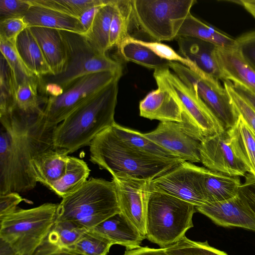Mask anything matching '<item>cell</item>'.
<instances>
[{"label":"cell","mask_w":255,"mask_h":255,"mask_svg":"<svg viewBox=\"0 0 255 255\" xmlns=\"http://www.w3.org/2000/svg\"><path fill=\"white\" fill-rule=\"evenodd\" d=\"M42 113L28 114L15 108L0 116V194L26 192L36 186L32 160L55 148L57 127L47 123Z\"/></svg>","instance_id":"6da1fadb"},{"label":"cell","mask_w":255,"mask_h":255,"mask_svg":"<svg viewBox=\"0 0 255 255\" xmlns=\"http://www.w3.org/2000/svg\"><path fill=\"white\" fill-rule=\"evenodd\" d=\"M117 79L72 112L54 131L55 149L68 154L89 145L115 122L119 81Z\"/></svg>","instance_id":"7a4b0ae2"},{"label":"cell","mask_w":255,"mask_h":255,"mask_svg":"<svg viewBox=\"0 0 255 255\" xmlns=\"http://www.w3.org/2000/svg\"><path fill=\"white\" fill-rule=\"evenodd\" d=\"M89 145L90 161L113 177L126 175L151 181L182 161L138 151L121 141L111 126L99 133Z\"/></svg>","instance_id":"3957f363"},{"label":"cell","mask_w":255,"mask_h":255,"mask_svg":"<svg viewBox=\"0 0 255 255\" xmlns=\"http://www.w3.org/2000/svg\"><path fill=\"white\" fill-rule=\"evenodd\" d=\"M60 31L66 47V61L60 73L40 77L39 90L43 96H57L76 80L86 75L123 71L118 61L97 52L83 35Z\"/></svg>","instance_id":"277c9868"},{"label":"cell","mask_w":255,"mask_h":255,"mask_svg":"<svg viewBox=\"0 0 255 255\" xmlns=\"http://www.w3.org/2000/svg\"><path fill=\"white\" fill-rule=\"evenodd\" d=\"M119 212L114 181L92 178L62 198L56 221H71L90 230Z\"/></svg>","instance_id":"5b68a950"},{"label":"cell","mask_w":255,"mask_h":255,"mask_svg":"<svg viewBox=\"0 0 255 255\" xmlns=\"http://www.w3.org/2000/svg\"><path fill=\"white\" fill-rule=\"evenodd\" d=\"M196 211L195 205L150 187L146 238L162 248L175 244L193 227Z\"/></svg>","instance_id":"8992f818"},{"label":"cell","mask_w":255,"mask_h":255,"mask_svg":"<svg viewBox=\"0 0 255 255\" xmlns=\"http://www.w3.org/2000/svg\"><path fill=\"white\" fill-rule=\"evenodd\" d=\"M153 77L158 88L169 92L179 104L181 128L201 142L225 130L222 125L200 98L168 67L154 70Z\"/></svg>","instance_id":"52a82bcc"},{"label":"cell","mask_w":255,"mask_h":255,"mask_svg":"<svg viewBox=\"0 0 255 255\" xmlns=\"http://www.w3.org/2000/svg\"><path fill=\"white\" fill-rule=\"evenodd\" d=\"M58 204L17 209L0 219V238L17 255H33L56 222Z\"/></svg>","instance_id":"ba28073f"},{"label":"cell","mask_w":255,"mask_h":255,"mask_svg":"<svg viewBox=\"0 0 255 255\" xmlns=\"http://www.w3.org/2000/svg\"><path fill=\"white\" fill-rule=\"evenodd\" d=\"M196 0H131L132 20L152 40L176 38Z\"/></svg>","instance_id":"9c48e42d"},{"label":"cell","mask_w":255,"mask_h":255,"mask_svg":"<svg viewBox=\"0 0 255 255\" xmlns=\"http://www.w3.org/2000/svg\"><path fill=\"white\" fill-rule=\"evenodd\" d=\"M123 71H103L84 76L57 96L47 97L43 115L47 123L57 126L76 109L115 80Z\"/></svg>","instance_id":"30bf717a"},{"label":"cell","mask_w":255,"mask_h":255,"mask_svg":"<svg viewBox=\"0 0 255 255\" xmlns=\"http://www.w3.org/2000/svg\"><path fill=\"white\" fill-rule=\"evenodd\" d=\"M168 67L200 98L225 130L235 125L239 115L220 80L198 74L178 62L169 61Z\"/></svg>","instance_id":"8fae6325"},{"label":"cell","mask_w":255,"mask_h":255,"mask_svg":"<svg viewBox=\"0 0 255 255\" xmlns=\"http://www.w3.org/2000/svg\"><path fill=\"white\" fill-rule=\"evenodd\" d=\"M202 167L182 161L150 182L151 189L190 203L196 207L206 204L200 178Z\"/></svg>","instance_id":"7c38bea8"},{"label":"cell","mask_w":255,"mask_h":255,"mask_svg":"<svg viewBox=\"0 0 255 255\" xmlns=\"http://www.w3.org/2000/svg\"><path fill=\"white\" fill-rule=\"evenodd\" d=\"M121 212L146 238L150 181L124 175L113 177Z\"/></svg>","instance_id":"4fadbf2b"},{"label":"cell","mask_w":255,"mask_h":255,"mask_svg":"<svg viewBox=\"0 0 255 255\" xmlns=\"http://www.w3.org/2000/svg\"><path fill=\"white\" fill-rule=\"evenodd\" d=\"M200 157L205 167L230 176H243L250 171L237 154L227 130L201 141Z\"/></svg>","instance_id":"5bb4252c"},{"label":"cell","mask_w":255,"mask_h":255,"mask_svg":"<svg viewBox=\"0 0 255 255\" xmlns=\"http://www.w3.org/2000/svg\"><path fill=\"white\" fill-rule=\"evenodd\" d=\"M142 134L176 158L201 162L200 142L186 133L177 123L161 122L154 130Z\"/></svg>","instance_id":"9a60e30c"},{"label":"cell","mask_w":255,"mask_h":255,"mask_svg":"<svg viewBox=\"0 0 255 255\" xmlns=\"http://www.w3.org/2000/svg\"><path fill=\"white\" fill-rule=\"evenodd\" d=\"M196 211L224 227H238L255 232V214L239 195L222 201L196 207Z\"/></svg>","instance_id":"2e32d148"},{"label":"cell","mask_w":255,"mask_h":255,"mask_svg":"<svg viewBox=\"0 0 255 255\" xmlns=\"http://www.w3.org/2000/svg\"><path fill=\"white\" fill-rule=\"evenodd\" d=\"M216 54L221 80L239 84L255 94V71L243 57L235 45L218 47Z\"/></svg>","instance_id":"e0dca14e"},{"label":"cell","mask_w":255,"mask_h":255,"mask_svg":"<svg viewBox=\"0 0 255 255\" xmlns=\"http://www.w3.org/2000/svg\"><path fill=\"white\" fill-rule=\"evenodd\" d=\"M176 39L180 55L193 62L204 74L221 80L216 45L192 37Z\"/></svg>","instance_id":"ac0fdd59"},{"label":"cell","mask_w":255,"mask_h":255,"mask_svg":"<svg viewBox=\"0 0 255 255\" xmlns=\"http://www.w3.org/2000/svg\"><path fill=\"white\" fill-rule=\"evenodd\" d=\"M91 230L108 239L113 245L126 247L127 250L140 247L145 239L121 212L107 219Z\"/></svg>","instance_id":"d6986e66"},{"label":"cell","mask_w":255,"mask_h":255,"mask_svg":"<svg viewBox=\"0 0 255 255\" xmlns=\"http://www.w3.org/2000/svg\"><path fill=\"white\" fill-rule=\"evenodd\" d=\"M139 115L150 120L180 123L182 110L177 101L167 91L158 88L141 100Z\"/></svg>","instance_id":"ffe728a7"},{"label":"cell","mask_w":255,"mask_h":255,"mask_svg":"<svg viewBox=\"0 0 255 255\" xmlns=\"http://www.w3.org/2000/svg\"><path fill=\"white\" fill-rule=\"evenodd\" d=\"M88 231L71 221H56L33 255L62 253L74 245Z\"/></svg>","instance_id":"44dd1931"},{"label":"cell","mask_w":255,"mask_h":255,"mask_svg":"<svg viewBox=\"0 0 255 255\" xmlns=\"http://www.w3.org/2000/svg\"><path fill=\"white\" fill-rule=\"evenodd\" d=\"M200 184L202 195L208 203L224 201L236 196L242 183L238 176L202 167Z\"/></svg>","instance_id":"7402d4cb"},{"label":"cell","mask_w":255,"mask_h":255,"mask_svg":"<svg viewBox=\"0 0 255 255\" xmlns=\"http://www.w3.org/2000/svg\"><path fill=\"white\" fill-rule=\"evenodd\" d=\"M28 27L38 26L84 35L79 18L44 6L32 4L23 17Z\"/></svg>","instance_id":"603a6c76"},{"label":"cell","mask_w":255,"mask_h":255,"mask_svg":"<svg viewBox=\"0 0 255 255\" xmlns=\"http://www.w3.org/2000/svg\"><path fill=\"white\" fill-rule=\"evenodd\" d=\"M49 66L52 75L60 73L66 61V50L60 30L44 27H28Z\"/></svg>","instance_id":"cb8c5ba5"},{"label":"cell","mask_w":255,"mask_h":255,"mask_svg":"<svg viewBox=\"0 0 255 255\" xmlns=\"http://www.w3.org/2000/svg\"><path fill=\"white\" fill-rule=\"evenodd\" d=\"M68 158V154L55 148L35 156L31 167L36 181L49 188L65 173Z\"/></svg>","instance_id":"d4e9b609"},{"label":"cell","mask_w":255,"mask_h":255,"mask_svg":"<svg viewBox=\"0 0 255 255\" xmlns=\"http://www.w3.org/2000/svg\"><path fill=\"white\" fill-rule=\"evenodd\" d=\"M15 46L27 68L39 78L52 75L42 51L29 27L23 30L16 39Z\"/></svg>","instance_id":"484cf974"},{"label":"cell","mask_w":255,"mask_h":255,"mask_svg":"<svg viewBox=\"0 0 255 255\" xmlns=\"http://www.w3.org/2000/svg\"><path fill=\"white\" fill-rule=\"evenodd\" d=\"M177 37L195 38L222 47L233 46L236 44L235 38L204 22L191 13L181 25Z\"/></svg>","instance_id":"4316f807"},{"label":"cell","mask_w":255,"mask_h":255,"mask_svg":"<svg viewBox=\"0 0 255 255\" xmlns=\"http://www.w3.org/2000/svg\"><path fill=\"white\" fill-rule=\"evenodd\" d=\"M227 130L237 154L255 177V133L241 115Z\"/></svg>","instance_id":"83f0119b"},{"label":"cell","mask_w":255,"mask_h":255,"mask_svg":"<svg viewBox=\"0 0 255 255\" xmlns=\"http://www.w3.org/2000/svg\"><path fill=\"white\" fill-rule=\"evenodd\" d=\"M116 0H109L96 13L90 29L84 36L90 45L98 53L106 54L110 49L109 37Z\"/></svg>","instance_id":"f1b7e54d"},{"label":"cell","mask_w":255,"mask_h":255,"mask_svg":"<svg viewBox=\"0 0 255 255\" xmlns=\"http://www.w3.org/2000/svg\"><path fill=\"white\" fill-rule=\"evenodd\" d=\"M90 171L87 164L83 160L68 156L65 173L49 189L63 198L84 184L87 180Z\"/></svg>","instance_id":"f546056e"},{"label":"cell","mask_w":255,"mask_h":255,"mask_svg":"<svg viewBox=\"0 0 255 255\" xmlns=\"http://www.w3.org/2000/svg\"><path fill=\"white\" fill-rule=\"evenodd\" d=\"M118 138L129 147L140 152L163 159H178L142 133L123 127L116 122L111 126Z\"/></svg>","instance_id":"4dcf8cb0"},{"label":"cell","mask_w":255,"mask_h":255,"mask_svg":"<svg viewBox=\"0 0 255 255\" xmlns=\"http://www.w3.org/2000/svg\"><path fill=\"white\" fill-rule=\"evenodd\" d=\"M129 36L117 47L125 60L154 70L168 67L169 61L161 58L147 47L131 41Z\"/></svg>","instance_id":"1f68e13d"},{"label":"cell","mask_w":255,"mask_h":255,"mask_svg":"<svg viewBox=\"0 0 255 255\" xmlns=\"http://www.w3.org/2000/svg\"><path fill=\"white\" fill-rule=\"evenodd\" d=\"M132 20L131 0H116L110 27V49L118 47L129 35L128 30Z\"/></svg>","instance_id":"d6a6232c"},{"label":"cell","mask_w":255,"mask_h":255,"mask_svg":"<svg viewBox=\"0 0 255 255\" xmlns=\"http://www.w3.org/2000/svg\"><path fill=\"white\" fill-rule=\"evenodd\" d=\"M17 84L14 73L6 59L0 58V116L7 115L15 108Z\"/></svg>","instance_id":"836d02e7"},{"label":"cell","mask_w":255,"mask_h":255,"mask_svg":"<svg viewBox=\"0 0 255 255\" xmlns=\"http://www.w3.org/2000/svg\"><path fill=\"white\" fill-rule=\"evenodd\" d=\"M113 245L110 240L90 230L86 231L74 245L62 253L107 255Z\"/></svg>","instance_id":"e575fe53"},{"label":"cell","mask_w":255,"mask_h":255,"mask_svg":"<svg viewBox=\"0 0 255 255\" xmlns=\"http://www.w3.org/2000/svg\"><path fill=\"white\" fill-rule=\"evenodd\" d=\"M38 90L39 83L28 82L18 85L15 108L28 114L42 113L47 98L39 95Z\"/></svg>","instance_id":"d590c367"},{"label":"cell","mask_w":255,"mask_h":255,"mask_svg":"<svg viewBox=\"0 0 255 255\" xmlns=\"http://www.w3.org/2000/svg\"><path fill=\"white\" fill-rule=\"evenodd\" d=\"M15 43L0 39L1 54L6 59L11 68L18 85L26 82L39 83V78L31 72L24 63L18 55Z\"/></svg>","instance_id":"8d00e7d4"},{"label":"cell","mask_w":255,"mask_h":255,"mask_svg":"<svg viewBox=\"0 0 255 255\" xmlns=\"http://www.w3.org/2000/svg\"><path fill=\"white\" fill-rule=\"evenodd\" d=\"M32 4L51 8L79 18L87 9L109 0H28Z\"/></svg>","instance_id":"74e56055"},{"label":"cell","mask_w":255,"mask_h":255,"mask_svg":"<svg viewBox=\"0 0 255 255\" xmlns=\"http://www.w3.org/2000/svg\"><path fill=\"white\" fill-rule=\"evenodd\" d=\"M164 249L170 255H228L225 252L210 246L207 241H194L185 236Z\"/></svg>","instance_id":"f35d334b"},{"label":"cell","mask_w":255,"mask_h":255,"mask_svg":"<svg viewBox=\"0 0 255 255\" xmlns=\"http://www.w3.org/2000/svg\"><path fill=\"white\" fill-rule=\"evenodd\" d=\"M129 39L147 47L161 58L170 62L180 63L198 74H203L191 61L182 57L170 46L156 41H145L129 36Z\"/></svg>","instance_id":"ab89813d"},{"label":"cell","mask_w":255,"mask_h":255,"mask_svg":"<svg viewBox=\"0 0 255 255\" xmlns=\"http://www.w3.org/2000/svg\"><path fill=\"white\" fill-rule=\"evenodd\" d=\"M224 86L238 114L242 117L255 133V111L235 91L231 82L224 81Z\"/></svg>","instance_id":"60d3db41"},{"label":"cell","mask_w":255,"mask_h":255,"mask_svg":"<svg viewBox=\"0 0 255 255\" xmlns=\"http://www.w3.org/2000/svg\"><path fill=\"white\" fill-rule=\"evenodd\" d=\"M31 6L28 0H0V20L23 18Z\"/></svg>","instance_id":"b9f144b4"},{"label":"cell","mask_w":255,"mask_h":255,"mask_svg":"<svg viewBox=\"0 0 255 255\" xmlns=\"http://www.w3.org/2000/svg\"><path fill=\"white\" fill-rule=\"evenodd\" d=\"M235 39L236 46L255 71V30L244 33Z\"/></svg>","instance_id":"7bdbcfd3"},{"label":"cell","mask_w":255,"mask_h":255,"mask_svg":"<svg viewBox=\"0 0 255 255\" xmlns=\"http://www.w3.org/2000/svg\"><path fill=\"white\" fill-rule=\"evenodd\" d=\"M27 27L22 17L0 20V39L15 42L18 35Z\"/></svg>","instance_id":"ee69618b"},{"label":"cell","mask_w":255,"mask_h":255,"mask_svg":"<svg viewBox=\"0 0 255 255\" xmlns=\"http://www.w3.org/2000/svg\"><path fill=\"white\" fill-rule=\"evenodd\" d=\"M245 176V181L240 186L238 194L255 214V177L250 173Z\"/></svg>","instance_id":"f6af8a7d"},{"label":"cell","mask_w":255,"mask_h":255,"mask_svg":"<svg viewBox=\"0 0 255 255\" xmlns=\"http://www.w3.org/2000/svg\"><path fill=\"white\" fill-rule=\"evenodd\" d=\"M23 200L18 193L0 194V219L15 212L17 205Z\"/></svg>","instance_id":"bcb514c9"},{"label":"cell","mask_w":255,"mask_h":255,"mask_svg":"<svg viewBox=\"0 0 255 255\" xmlns=\"http://www.w3.org/2000/svg\"><path fill=\"white\" fill-rule=\"evenodd\" d=\"M107 3L93 6L87 9L80 16L79 19L85 30V34L90 29L98 11Z\"/></svg>","instance_id":"7dc6e473"},{"label":"cell","mask_w":255,"mask_h":255,"mask_svg":"<svg viewBox=\"0 0 255 255\" xmlns=\"http://www.w3.org/2000/svg\"><path fill=\"white\" fill-rule=\"evenodd\" d=\"M123 255H170L164 248L153 249L148 247H141L127 250Z\"/></svg>","instance_id":"c3c4849f"},{"label":"cell","mask_w":255,"mask_h":255,"mask_svg":"<svg viewBox=\"0 0 255 255\" xmlns=\"http://www.w3.org/2000/svg\"><path fill=\"white\" fill-rule=\"evenodd\" d=\"M232 85L235 91L255 111V94L239 84L232 83Z\"/></svg>","instance_id":"681fc988"},{"label":"cell","mask_w":255,"mask_h":255,"mask_svg":"<svg viewBox=\"0 0 255 255\" xmlns=\"http://www.w3.org/2000/svg\"><path fill=\"white\" fill-rule=\"evenodd\" d=\"M232 1L242 5L255 18V0H238Z\"/></svg>","instance_id":"f907efd6"},{"label":"cell","mask_w":255,"mask_h":255,"mask_svg":"<svg viewBox=\"0 0 255 255\" xmlns=\"http://www.w3.org/2000/svg\"><path fill=\"white\" fill-rule=\"evenodd\" d=\"M0 255H17L11 246L0 238Z\"/></svg>","instance_id":"816d5d0a"},{"label":"cell","mask_w":255,"mask_h":255,"mask_svg":"<svg viewBox=\"0 0 255 255\" xmlns=\"http://www.w3.org/2000/svg\"><path fill=\"white\" fill-rule=\"evenodd\" d=\"M54 255H79L67 254V253H60V254H55Z\"/></svg>","instance_id":"f5cc1de1"}]
</instances>
